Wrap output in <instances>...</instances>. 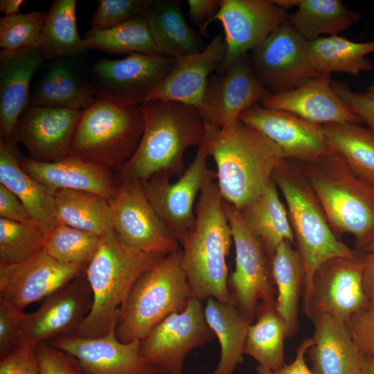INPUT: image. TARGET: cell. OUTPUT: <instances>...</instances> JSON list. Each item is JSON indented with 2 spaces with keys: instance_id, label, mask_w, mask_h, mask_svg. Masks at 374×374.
<instances>
[{
  "instance_id": "cell-18",
  "label": "cell",
  "mask_w": 374,
  "mask_h": 374,
  "mask_svg": "<svg viewBox=\"0 0 374 374\" xmlns=\"http://www.w3.org/2000/svg\"><path fill=\"white\" fill-rule=\"evenodd\" d=\"M85 270L80 265L57 261L42 249L24 262L0 266V299L23 311L84 274Z\"/></svg>"
},
{
  "instance_id": "cell-40",
  "label": "cell",
  "mask_w": 374,
  "mask_h": 374,
  "mask_svg": "<svg viewBox=\"0 0 374 374\" xmlns=\"http://www.w3.org/2000/svg\"><path fill=\"white\" fill-rule=\"evenodd\" d=\"M82 39L88 49L111 53L159 54L143 15L107 29L91 28Z\"/></svg>"
},
{
  "instance_id": "cell-32",
  "label": "cell",
  "mask_w": 374,
  "mask_h": 374,
  "mask_svg": "<svg viewBox=\"0 0 374 374\" xmlns=\"http://www.w3.org/2000/svg\"><path fill=\"white\" fill-rule=\"evenodd\" d=\"M292 245L289 241H283L271 259L276 306L285 322L288 338L293 337L299 327V305L305 282L302 259Z\"/></svg>"
},
{
  "instance_id": "cell-56",
  "label": "cell",
  "mask_w": 374,
  "mask_h": 374,
  "mask_svg": "<svg viewBox=\"0 0 374 374\" xmlns=\"http://www.w3.org/2000/svg\"><path fill=\"white\" fill-rule=\"evenodd\" d=\"M354 250L357 253H374V235L364 244Z\"/></svg>"
},
{
  "instance_id": "cell-48",
  "label": "cell",
  "mask_w": 374,
  "mask_h": 374,
  "mask_svg": "<svg viewBox=\"0 0 374 374\" xmlns=\"http://www.w3.org/2000/svg\"><path fill=\"white\" fill-rule=\"evenodd\" d=\"M346 323L363 355L374 357V303L355 313Z\"/></svg>"
},
{
  "instance_id": "cell-4",
  "label": "cell",
  "mask_w": 374,
  "mask_h": 374,
  "mask_svg": "<svg viewBox=\"0 0 374 374\" xmlns=\"http://www.w3.org/2000/svg\"><path fill=\"white\" fill-rule=\"evenodd\" d=\"M163 256L127 246L114 230L102 236L85 270L92 306L73 335L98 337L115 331L120 310L132 285Z\"/></svg>"
},
{
  "instance_id": "cell-25",
  "label": "cell",
  "mask_w": 374,
  "mask_h": 374,
  "mask_svg": "<svg viewBox=\"0 0 374 374\" xmlns=\"http://www.w3.org/2000/svg\"><path fill=\"white\" fill-rule=\"evenodd\" d=\"M331 82L330 75H320L294 90L269 94L262 100L260 105L292 113L315 124L359 123V118L337 96Z\"/></svg>"
},
{
  "instance_id": "cell-47",
  "label": "cell",
  "mask_w": 374,
  "mask_h": 374,
  "mask_svg": "<svg viewBox=\"0 0 374 374\" xmlns=\"http://www.w3.org/2000/svg\"><path fill=\"white\" fill-rule=\"evenodd\" d=\"M37 353L40 374H82L73 357L48 341L39 344Z\"/></svg>"
},
{
  "instance_id": "cell-22",
  "label": "cell",
  "mask_w": 374,
  "mask_h": 374,
  "mask_svg": "<svg viewBox=\"0 0 374 374\" xmlns=\"http://www.w3.org/2000/svg\"><path fill=\"white\" fill-rule=\"evenodd\" d=\"M92 303L84 273L48 296L36 311L28 314L25 341L38 345L60 336L73 335L89 313Z\"/></svg>"
},
{
  "instance_id": "cell-51",
  "label": "cell",
  "mask_w": 374,
  "mask_h": 374,
  "mask_svg": "<svg viewBox=\"0 0 374 374\" xmlns=\"http://www.w3.org/2000/svg\"><path fill=\"white\" fill-rule=\"evenodd\" d=\"M188 15L190 20L200 25L202 35H208L207 28L220 9L222 0H188Z\"/></svg>"
},
{
  "instance_id": "cell-17",
  "label": "cell",
  "mask_w": 374,
  "mask_h": 374,
  "mask_svg": "<svg viewBox=\"0 0 374 374\" xmlns=\"http://www.w3.org/2000/svg\"><path fill=\"white\" fill-rule=\"evenodd\" d=\"M238 119L274 141L285 159L307 162L334 153L322 125L307 121L292 113L258 103L244 111Z\"/></svg>"
},
{
  "instance_id": "cell-5",
  "label": "cell",
  "mask_w": 374,
  "mask_h": 374,
  "mask_svg": "<svg viewBox=\"0 0 374 374\" xmlns=\"http://www.w3.org/2000/svg\"><path fill=\"white\" fill-rule=\"evenodd\" d=\"M271 178L287 203L296 249L303 263V308L309 299L317 269L329 259L354 257L357 253L332 231L299 162L284 159L274 171Z\"/></svg>"
},
{
  "instance_id": "cell-1",
  "label": "cell",
  "mask_w": 374,
  "mask_h": 374,
  "mask_svg": "<svg viewBox=\"0 0 374 374\" xmlns=\"http://www.w3.org/2000/svg\"><path fill=\"white\" fill-rule=\"evenodd\" d=\"M205 127L203 143L215 162L222 199L241 211L266 189L285 159L283 152L267 136L239 119L222 128Z\"/></svg>"
},
{
  "instance_id": "cell-29",
  "label": "cell",
  "mask_w": 374,
  "mask_h": 374,
  "mask_svg": "<svg viewBox=\"0 0 374 374\" xmlns=\"http://www.w3.org/2000/svg\"><path fill=\"white\" fill-rule=\"evenodd\" d=\"M96 98L87 77L75 62L71 58H62L46 66L30 98L29 105L82 111Z\"/></svg>"
},
{
  "instance_id": "cell-7",
  "label": "cell",
  "mask_w": 374,
  "mask_h": 374,
  "mask_svg": "<svg viewBox=\"0 0 374 374\" xmlns=\"http://www.w3.org/2000/svg\"><path fill=\"white\" fill-rule=\"evenodd\" d=\"M191 297L179 248L136 279L120 310L116 337L123 343L140 341L167 316L183 310Z\"/></svg>"
},
{
  "instance_id": "cell-33",
  "label": "cell",
  "mask_w": 374,
  "mask_h": 374,
  "mask_svg": "<svg viewBox=\"0 0 374 374\" xmlns=\"http://www.w3.org/2000/svg\"><path fill=\"white\" fill-rule=\"evenodd\" d=\"M58 223L100 237L114 230L109 199L98 194L60 189L53 194Z\"/></svg>"
},
{
  "instance_id": "cell-36",
  "label": "cell",
  "mask_w": 374,
  "mask_h": 374,
  "mask_svg": "<svg viewBox=\"0 0 374 374\" xmlns=\"http://www.w3.org/2000/svg\"><path fill=\"white\" fill-rule=\"evenodd\" d=\"M255 319L248 328L244 354L255 359L260 366L277 371L285 365L284 343L287 337L276 301L260 303Z\"/></svg>"
},
{
  "instance_id": "cell-2",
  "label": "cell",
  "mask_w": 374,
  "mask_h": 374,
  "mask_svg": "<svg viewBox=\"0 0 374 374\" xmlns=\"http://www.w3.org/2000/svg\"><path fill=\"white\" fill-rule=\"evenodd\" d=\"M141 106L144 130L132 157L118 170V179L141 181L163 172L179 177L184 155L204 140L206 127L195 107L175 101L147 100Z\"/></svg>"
},
{
  "instance_id": "cell-16",
  "label": "cell",
  "mask_w": 374,
  "mask_h": 374,
  "mask_svg": "<svg viewBox=\"0 0 374 374\" xmlns=\"http://www.w3.org/2000/svg\"><path fill=\"white\" fill-rule=\"evenodd\" d=\"M215 20L222 24L226 44L225 57L217 69L220 75L287 22L288 16L273 0H222L210 24Z\"/></svg>"
},
{
  "instance_id": "cell-27",
  "label": "cell",
  "mask_w": 374,
  "mask_h": 374,
  "mask_svg": "<svg viewBox=\"0 0 374 374\" xmlns=\"http://www.w3.org/2000/svg\"><path fill=\"white\" fill-rule=\"evenodd\" d=\"M313 344L308 350L313 374H362L363 354L346 323L321 314L311 319Z\"/></svg>"
},
{
  "instance_id": "cell-23",
  "label": "cell",
  "mask_w": 374,
  "mask_h": 374,
  "mask_svg": "<svg viewBox=\"0 0 374 374\" xmlns=\"http://www.w3.org/2000/svg\"><path fill=\"white\" fill-rule=\"evenodd\" d=\"M225 54L224 39L219 35L202 51L175 58L173 67L147 100L179 102L193 106L201 112L210 75L218 69Z\"/></svg>"
},
{
  "instance_id": "cell-14",
  "label": "cell",
  "mask_w": 374,
  "mask_h": 374,
  "mask_svg": "<svg viewBox=\"0 0 374 374\" xmlns=\"http://www.w3.org/2000/svg\"><path fill=\"white\" fill-rule=\"evenodd\" d=\"M109 202L114 231L127 246L164 256L179 248L147 198L141 181L118 179Z\"/></svg>"
},
{
  "instance_id": "cell-43",
  "label": "cell",
  "mask_w": 374,
  "mask_h": 374,
  "mask_svg": "<svg viewBox=\"0 0 374 374\" xmlns=\"http://www.w3.org/2000/svg\"><path fill=\"white\" fill-rule=\"evenodd\" d=\"M47 13L31 11L0 19L1 51L15 52L39 48Z\"/></svg>"
},
{
  "instance_id": "cell-15",
  "label": "cell",
  "mask_w": 374,
  "mask_h": 374,
  "mask_svg": "<svg viewBox=\"0 0 374 374\" xmlns=\"http://www.w3.org/2000/svg\"><path fill=\"white\" fill-rule=\"evenodd\" d=\"M368 304L363 285V266L356 254L329 259L317 269L309 299L302 310L310 320L327 314L347 323Z\"/></svg>"
},
{
  "instance_id": "cell-54",
  "label": "cell",
  "mask_w": 374,
  "mask_h": 374,
  "mask_svg": "<svg viewBox=\"0 0 374 374\" xmlns=\"http://www.w3.org/2000/svg\"><path fill=\"white\" fill-rule=\"evenodd\" d=\"M22 3V0H1L0 12L5 16L17 15Z\"/></svg>"
},
{
  "instance_id": "cell-50",
  "label": "cell",
  "mask_w": 374,
  "mask_h": 374,
  "mask_svg": "<svg viewBox=\"0 0 374 374\" xmlns=\"http://www.w3.org/2000/svg\"><path fill=\"white\" fill-rule=\"evenodd\" d=\"M0 217L21 223L37 224L20 199L1 184Z\"/></svg>"
},
{
  "instance_id": "cell-42",
  "label": "cell",
  "mask_w": 374,
  "mask_h": 374,
  "mask_svg": "<svg viewBox=\"0 0 374 374\" xmlns=\"http://www.w3.org/2000/svg\"><path fill=\"white\" fill-rule=\"evenodd\" d=\"M45 233L37 224L0 217V266L24 262L43 249Z\"/></svg>"
},
{
  "instance_id": "cell-44",
  "label": "cell",
  "mask_w": 374,
  "mask_h": 374,
  "mask_svg": "<svg viewBox=\"0 0 374 374\" xmlns=\"http://www.w3.org/2000/svg\"><path fill=\"white\" fill-rule=\"evenodd\" d=\"M152 2L153 0H99L92 17L91 28L107 29L143 15Z\"/></svg>"
},
{
  "instance_id": "cell-26",
  "label": "cell",
  "mask_w": 374,
  "mask_h": 374,
  "mask_svg": "<svg viewBox=\"0 0 374 374\" xmlns=\"http://www.w3.org/2000/svg\"><path fill=\"white\" fill-rule=\"evenodd\" d=\"M39 48L0 52L1 139H11L17 121L30 102L31 79L44 62Z\"/></svg>"
},
{
  "instance_id": "cell-19",
  "label": "cell",
  "mask_w": 374,
  "mask_h": 374,
  "mask_svg": "<svg viewBox=\"0 0 374 374\" xmlns=\"http://www.w3.org/2000/svg\"><path fill=\"white\" fill-rule=\"evenodd\" d=\"M82 111L28 106L18 118L11 138L23 144L30 159L53 162L71 156V142Z\"/></svg>"
},
{
  "instance_id": "cell-39",
  "label": "cell",
  "mask_w": 374,
  "mask_h": 374,
  "mask_svg": "<svg viewBox=\"0 0 374 374\" xmlns=\"http://www.w3.org/2000/svg\"><path fill=\"white\" fill-rule=\"evenodd\" d=\"M76 3V0H55L51 3L39 45L45 60L73 58L89 50L78 32Z\"/></svg>"
},
{
  "instance_id": "cell-30",
  "label": "cell",
  "mask_w": 374,
  "mask_h": 374,
  "mask_svg": "<svg viewBox=\"0 0 374 374\" xmlns=\"http://www.w3.org/2000/svg\"><path fill=\"white\" fill-rule=\"evenodd\" d=\"M158 53L172 58L202 51L201 37L186 22L178 0H153L143 15Z\"/></svg>"
},
{
  "instance_id": "cell-46",
  "label": "cell",
  "mask_w": 374,
  "mask_h": 374,
  "mask_svg": "<svg viewBox=\"0 0 374 374\" xmlns=\"http://www.w3.org/2000/svg\"><path fill=\"white\" fill-rule=\"evenodd\" d=\"M332 87L348 109L374 131V82L366 91H352L347 84L332 80Z\"/></svg>"
},
{
  "instance_id": "cell-52",
  "label": "cell",
  "mask_w": 374,
  "mask_h": 374,
  "mask_svg": "<svg viewBox=\"0 0 374 374\" xmlns=\"http://www.w3.org/2000/svg\"><path fill=\"white\" fill-rule=\"evenodd\" d=\"M313 344V339H305L298 347L294 360L289 365H285L277 371H270L258 365L256 368V374H313L308 368L305 355Z\"/></svg>"
},
{
  "instance_id": "cell-10",
  "label": "cell",
  "mask_w": 374,
  "mask_h": 374,
  "mask_svg": "<svg viewBox=\"0 0 374 374\" xmlns=\"http://www.w3.org/2000/svg\"><path fill=\"white\" fill-rule=\"evenodd\" d=\"M202 302L192 296L183 310L167 316L139 341L143 358L157 374H181L188 353L215 337Z\"/></svg>"
},
{
  "instance_id": "cell-28",
  "label": "cell",
  "mask_w": 374,
  "mask_h": 374,
  "mask_svg": "<svg viewBox=\"0 0 374 374\" xmlns=\"http://www.w3.org/2000/svg\"><path fill=\"white\" fill-rule=\"evenodd\" d=\"M17 144L12 138H0V184L20 199L46 235L58 224L54 197L23 170Z\"/></svg>"
},
{
  "instance_id": "cell-55",
  "label": "cell",
  "mask_w": 374,
  "mask_h": 374,
  "mask_svg": "<svg viewBox=\"0 0 374 374\" xmlns=\"http://www.w3.org/2000/svg\"><path fill=\"white\" fill-rule=\"evenodd\" d=\"M362 374H374V357L364 355Z\"/></svg>"
},
{
  "instance_id": "cell-3",
  "label": "cell",
  "mask_w": 374,
  "mask_h": 374,
  "mask_svg": "<svg viewBox=\"0 0 374 374\" xmlns=\"http://www.w3.org/2000/svg\"><path fill=\"white\" fill-rule=\"evenodd\" d=\"M194 228L181 244L182 267L192 296L201 301L213 297L230 299L226 257L233 243L217 182L208 183L195 204Z\"/></svg>"
},
{
  "instance_id": "cell-57",
  "label": "cell",
  "mask_w": 374,
  "mask_h": 374,
  "mask_svg": "<svg viewBox=\"0 0 374 374\" xmlns=\"http://www.w3.org/2000/svg\"><path fill=\"white\" fill-rule=\"evenodd\" d=\"M300 0H273V1L285 10L290 8L298 6Z\"/></svg>"
},
{
  "instance_id": "cell-24",
  "label": "cell",
  "mask_w": 374,
  "mask_h": 374,
  "mask_svg": "<svg viewBox=\"0 0 374 374\" xmlns=\"http://www.w3.org/2000/svg\"><path fill=\"white\" fill-rule=\"evenodd\" d=\"M23 170L44 186L53 195L60 189L84 190L112 199L118 179L112 169L73 155L53 162L21 157Z\"/></svg>"
},
{
  "instance_id": "cell-13",
  "label": "cell",
  "mask_w": 374,
  "mask_h": 374,
  "mask_svg": "<svg viewBox=\"0 0 374 374\" xmlns=\"http://www.w3.org/2000/svg\"><path fill=\"white\" fill-rule=\"evenodd\" d=\"M251 67L271 94L294 90L320 75L311 64L307 40L286 22L253 51Z\"/></svg>"
},
{
  "instance_id": "cell-41",
  "label": "cell",
  "mask_w": 374,
  "mask_h": 374,
  "mask_svg": "<svg viewBox=\"0 0 374 374\" xmlns=\"http://www.w3.org/2000/svg\"><path fill=\"white\" fill-rule=\"evenodd\" d=\"M100 238L58 223L46 235L43 249L57 261L87 268L98 250Z\"/></svg>"
},
{
  "instance_id": "cell-6",
  "label": "cell",
  "mask_w": 374,
  "mask_h": 374,
  "mask_svg": "<svg viewBox=\"0 0 374 374\" xmlns=\"http://www.w3.org/2000/svg\"><path fill=\"white\" fill-rule=\"evenodd\" d=\"M299 163L336 236L353 235L355 249L368 241L374 235V187L335 153Z\"/></svg>"
},
{
  "instance_id": "cell-45",
  "label": "cell",
  "mask_w": 374,
  "mask_h": 374,
  "mask_svg": "<svg viewBox=\"0 0 374 374\" xmlns=\"http://www.w3.org/2000/svg\"><path fill=\"white\" fill-rule=\"evenodd\" d=\"M28 314L0 299V359L24 343Z\"/></svg>"
},
{
  "instance_id": "cell-20",
  "label": "cell",
  "mask_w": 374,
  "mask_h": 374,
  "mask_svg": "<svg viewBox=\"0 0 374 374\" xmlns=\"http://www.w3.org/2000/svg\"><path fill=\"white\" fill-rule=\"evenodd\" d=\"M271 94L254 75L247 54L208 82L200 112L205 125L222 128Z\"/></svg>"
},
{
  "instance_id": "cell-53",
  "label": "cell",
  "mask_w": 374,
  "mask_h": 374,
  "mask_svg": "<svg viewBox=\"0 0 374 374\" xmlns=\"http://www.w3.org/2000/svg\"><path fill=\"white\" fill-rule=\"evenodd\" d=\"M357 254L363 266V285L365 294L369 303H374V253Z\"/></svg>"
},
{
  "instance_id": "cell-31",
  "label": "cell",
  "mask_w": 374,
  "mask_h": 374,
  "mask_svg": "<svg viewBox=\"0 0 374 374\" xmlns=\"http://www.w3.org/2000/svg\"><path fill=\"white\" fill-rule=\"evenodd\" d=\"M206 323L220 344V361L213 374H233L242 359L247 331L251 323L231 298L227 302L213 297L206 299Z\"/></svg>"
},
{
  "instance_id": "cell-9",
  "label": "cell",
  "mask_w": 374,
  "mask_h": 374,
  "mask_svg": "<svg viewBox=\"0 0 374 374\" xmlns=\"http://www.w3.org/2000/svg\"><path fill=\"white\" fill-rule=\"evenodd\" d=\"M235 250V267L229 278L230 296L251 323L263 302L276 301L271 261L261 240L247 226L242 213L223 200Z\"/></svg>"
},
{
  "instance_id": "cell-34",
  "label": "cell",
  "mask_w": 374,
  "mask_h": 374,
  "mask_svg": "<svg viewBox=\"0 0 374 374\" xmlns=\"http://www.w3.org/2000/svg\"><path fill=\"white\" fill-rule=\"evenodd\" d=\"M240 211L249 228L262 242L271 261L283 241L295 246L287 210L272 179L256 200Z\"/></svg>"
},
{
  "instance_id": "cell-12",
  "label": "cell",
  "mask_w": 374,
  "mask_h": 374,
  "mask_svg": "<svg viewBox=\"0 0 374 374\" xmlns=\"http://www.w3.org/2000/svg\"><path fill=\"white\" fill-rule=\"evenodd\" d=\"M175 61L163 55L133 53L123 59L97 61L87 77L96 97L142 105Z\"/></svg>"
},
{
  "instance_id": "cell-37",
  "label": "cell",
  "mask_w": 374,
  "mask_h": 374,
  "mask_svg": "<svg viewBox=\"0 0 374 374\" xmlns=\"http://www.w3.org/2000/svg\"><path fill=\"white\" fill-rule=\"evenodd\" d=\"M322 125L334 153L357 177L374 187V131L356 123Z\"/></svg>"
},
{
  "instance_id": "cell-8",
  "label": "cell",
  "mask_w": 374,
  "mask_h": 374,
  "mask_svg": "<svg viewBox=\"0 0 374 374\" xmlns=\"http://www.w3.org/2000/svg\"><path fill=\"white\" fill-rule=\"evenodd\" d=\"M143 130L141 105L96 97L82 110L71 142V154L117 170L136 152Z\"/></svg>"
},
{
  "instance_id": "cell-38",
  "label": "cell",
  "mask_w": 374,
  "mask_h": 374,
  "mask_svg": "<svg viewBox=\"0 0 374 374\" xmlns=\"http://www.w3.org/2000/svg\"><path fill=\"white\" fill-rule=\"evenodd\" d=\"M297 7L288 22L307 41L338 35L361 17L340 0H300Z\"/></svg>"
},
{
  "instance_id": "cell-21",
  "label": "cell",
  "mask_w": 374,
  "mask_h": 374,
  "mask_svg": "<svg viewBox=\"0 0 374 374\" xmlns=\"http://www.w3.org/2000/svg\"><path fill=\"white\" fill-rule=\"evenodd\" d=\"M48 342L73 357L82 374H157L143 358L139 341L121 342L115 331L98 337L60 336Z\"/></svg>"
},
{
  "instance_id": "cell-49",
  "label": "cell",
  "mask_w": 374,
  "mask_h": 374,
  "mask_svg": "<svg viewBox=\"0 0 374 374\" xmlns=\"http://www.w3.org/2000/svg\"><path fill=\"white\" fill-rule=\"evenodd\" d=\"M37 345L25 341L0 362V374H40Z\"/></svg>"
},
{
  "instance_id": "cell-11",
  "label": "cell",
  "mask_w": 374,
  "mask_h": 374,
  "mask_svg": "<svg viewBox=\"0 0 374 374\" xmlns=\"http://www.w3.org/2000/svg\"><path fill=\"white\" fill-rule=\"evenodd\" d=\"M208 155L202 143L193 161L178 180L160 172L141 181L147 198L171 235L181 244L196 221L195 202L203 188L217 180L216 172L206 164Z\"/></svg>"
},
{
  "instance_id": "cell-35",
  "label": "cell",
  "mask_w": 374,
  "mask_h": 374,
  "mask_svg": "<svg viewBox=\"0 0 374 374\" xmlns=\"http://www.w3.org/2000/svg\"><path fill=\"white\" fill-rule=\"evenodd\" d=\"M307 53L319 75L342 72L356 76L372 70L366 56L374 53V41L355 42L338 35L320 37L307 41Z\"/></svg>"
}]
</instances>
